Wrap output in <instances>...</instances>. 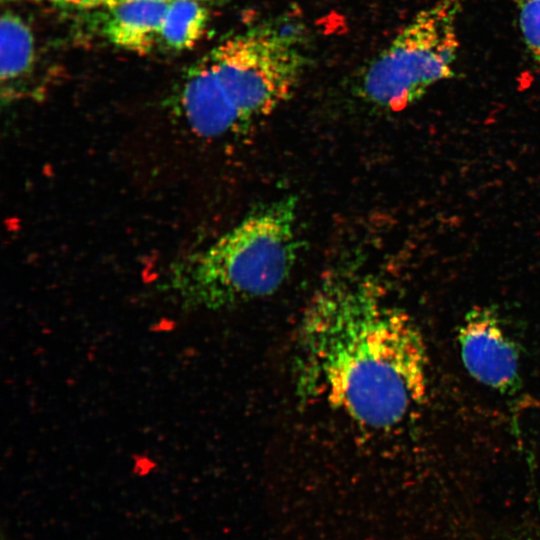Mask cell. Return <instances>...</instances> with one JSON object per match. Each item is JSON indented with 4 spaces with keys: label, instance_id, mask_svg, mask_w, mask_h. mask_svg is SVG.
Instances as JSON below:
<instances>
[{
    "label": "cell",
    "instance_id": "cell-7",
    "mask_svg": "<svg viewBox=\"0 0 540 540\" xmlns=\"http://www.w3.org/2000/svg\"><path fill=\"white\" fill-rule=\"evenodd\" d=\"M0 34L2 97L10 100L16 82L32 70L35 58L34 37L24 20L10 11L2 14Z\"/></svg>",
    "mask_w": 540,
    "mask_h": 540
},
{
    "label": "cell",
    "instance_id": "cell-5",
    "mask_svg": "<svg viewBox=\"0 0 540 540\" xmlns=\"http://www.w3.org/2000/svg\"><path fill=\"white\" fill-rule=\"evenodd\" d=\"M457 341L464 367L476 381L503 395L520 390V348L495 309L469 310L458 328Z\"/></svg>",
    "mask_w": 540,
    "mask_h": 540
},
{
    "label": "cell",
    "instance_id": "cell-9",
    "mask_svg": "<svg viewBox=\"0 0 540 540\" xmlns=\"http://www.w3.org/2000/svg\"><path fill=\"white\" fill-rule=\"evenodd\" d=\"M518 12L523 41L540 70V0H518Z\"/></svg>",
    "mask_w": 540,
    "mask_h": 540
},
{
    "label": "cell",
    "instance_id": "cell-2",
    "mask_svg": "<svg viewBox=\"0 0 540 540\" xmlns=\"http://www.w3.org/2000/svg\"><path fill=\"white\" fill-rule=\"evenodd\" d=\"M302 69L291 35L254 28L225 40L188 71L176 111L198 136H230L283 104Z\"/></svg>",
    "mask_w": 540,
    "mask_h": 540
},
{
    "label": "cell",
    "instance_id": "cell-6",
    "mask_svg": "<svg viewBox=\"0 0 540 540\" xmlns=\"http://www.w3.org/2000/svg\"><path fill=\"white\" fill-rule=\"evenodd\" d=\"M171 0H128L110 8L104 32L115 45L147 53L159 42L162 22Z\"/></svg>",
    "mask_w": 540,
    "mask_h": 540
},
{
    "label": "cell",
    "instance_id": "cell-4",
    "mask_svg": "<svg viewBox=\"0 0 540 540\" xmlns=\"http://www.w3.org/2000/svg\"><path fill=\"white\" fill-rule=\"evenodd\" d=\"M463 0H438L421 10L366 69L360 95L374 107L401 111L439 81L455 75L456 22Z\"/></svg>",
    "mask_w": 540,
    "mask_h": 540
},
{
    "label": "cell",
    "instance_id": "cell-8",
    "mask_svg": "<svg viewBox=\"0 0 540 540\" xmlns=\"http://www.w3.org/2000/svg\"><path fill=\"white\" fill-rule=\"evenodd\" d=\"M204 0H171L166 10L159 42L174 50L192 47L203 34L208 20Z\"/></svg>",
    "mask_w": 540,
    "mask_h": 540
},
{
    "label": "cell",
    "instance_id": "cell-10",
    "mask_svg": "<svg viewBox=\"0 0 540 540\" xmlns=\"http://www.w3.org/2000/svg\"><path fill=\"white\" fill-rule=\"evenodd\" d=\"M50 3H53L55 5L59 6H65V7H72V8H97V7H105V8H113L125 1L128 0H43Z\"/></svg>",
    "mask_w": 540,
    "mask_h": 540
},
{
    "label": "cell",
    "instance_id": "cell-3",
    "mask_svg": "<svg viewBox=\"0 0 540 540\" xmlns=\"http://www.w3.org/2000/svg\"><path fill=\"white\" fill-rule=\"evenodd\" d=\"M297 200L286 195L252 209L206 248L177 260L172 289L190 304L223 308L275 293L298 254Z\"/></svg>",
    "mask_w": 540,
    "mask_h": 540
},
{
    "label": "cell",
    "instance_id": "cell-1",
    "mask_svg": "<svg viewBox=\"0 0 540 540\" xmlns=\"http://www.w3.org/2000/svg\"><path fill=\"white\" fill-rule=\"evenodd\" d=\"M299 384L360 425L387 429L427 394V351L409 314L345 265L319 283L297 334Z\"/></svg>",
    "mask_w": 540,
    "mask_h": 540
}]
</instances>
